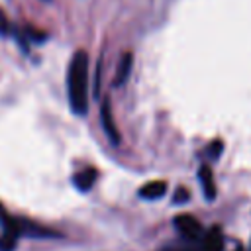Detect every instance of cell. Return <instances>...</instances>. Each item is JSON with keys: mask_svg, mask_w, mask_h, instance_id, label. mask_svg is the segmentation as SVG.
Listing matches in <instances>:
<instances>
[{"mask_svg": "<svg viewBox=\"0 0 251 251\" xmlns=\"http://www.w3.org/2000/svg\"><path fill=\"white\" fill-rule=\"evenodd\" d=\"M69 104L75 114H86L88 110V55L86 51H76L71 59L67 73Z\"/></svg>", "mask_w": 251, "mask_h": 251, "instance_id": "6da1fadb", "label": "cell"}, {"mask_svg": "<svg viewBox=\"0 0 251 251\" xmlns=\"http://www.w3.org/2000/svg\"><path fill=\"white\" fill-rule=\"evenodd\" d=\"M159 251H224V235L220 227H210L198 239H180L165 245Z\"/></svg>", "mask_w": 251, "mask_h": 251, "instance_id": "7a4b0ae2", "label": "cell"}, {"mask_svg": "<svg viewBox=\"0 0 251 251\" xmlns=\"http://www.w3.org/2000/svg\"><path fill=\"white\" fill-rule=\"evenodd\" d=\"M175 227L180 233V237H184V239H198L204 235L202 224L190 214H178L175 218Z\"/></svg>", "mask_w": 251, "mask_h": 251, "instance_id": "3957f363", "label": "cell"}, {"mask_svg": "<svg viewBox=\"0 0 251 251\" xmlns=\"http://www.w3.org/2000/svg\"><path fill=\"white\" fill-rule=\"evenodd\" d=\"M167 192V182L165 180H151L139 188V196L145 200H157Z\"/></svg>", "mask_w": 251, "mask_h": 251, "instance_id": "277c9868", "label": "cell"}, {"mask_svg": "<svg viewBox=\"0 0 251 251\" xmlns=\"http://www.w3.org/2000/svg\"><path fill=\"white\" fill-rule=\"evenodd\" d=\"M198 176H200V182H202L204 196H206L208 200H214V198H216V184H214L210 167H208V165H202L200 171H198Z\"/></svg>", "mask_w": 251, "mask_h": 251, "instance_id": "5b68a950", "label": "cell"}, {"mask_svg": "<svg viewBox=\"0 0 251 251\" xmlns=\"http://www.w3.org/2000/svg\"><path fill=\"white\" fill-rule=\"evenodd\" d=\"M96 176H98L96 169H84V171H80V173H76V175L73 176V184H75L78 190L86 192V190H88V188L94 184Z\"/></svg>", "mask_w": 251, "mask_h": 251, "instance_id": "8992f818", "label": "cell"}, {"mask_svg": "<svg viewBox=\"0 0 251 251\" xmlns=\"http://www.w3.org/2000/svg\"><path fill=\"white\" fill-rule=\"evenodd\" d=\"M102 124H104V129H106L108 137H110L114 143H118V141H120V133H118V129H116V126H114L108 100H104V104H102Z\"/></svg>", "mask_w": 251, "mask_h": 251, "instance_id": "52a82bcc", "label": "cell"}, {"mask_svg": "<svg viewBox=\"0 0 251 251\" xmlns=\"http://www.w3.org/2000/svg\"><path fill=\"white\" fill-rule=\"evenodd\" d=\"M131 61H133L131 53H124V55H122L120 65H118V73H116V78H114V84H116V86H122V84L127 80L129 71H131Z\"/></svg>", "mask_w": 251, "mask_h": 251, "instance_id": "ba28073f", "label": "cell"}, {"mask_svg": "<svg viewBox=\"0 0 251 251\" xmlns=\"http://www.w3.org/2000/svg\"><path fill=\"white\" fill-rule=\"evenodd\" d=\"M16 239H18V237H14V235H10V233H4V235L0 237V251H14Z\"/></svg>", "mask_w": 251, "mask_h": 251, "instance_id": "9c48e42d", "label": "cell"}, {"mask_svg": "<svg viewBox=\"0 0 251 251\" xmlns=\"http://www.w3.org/2000/svg\"><path fill=\"white\" fill-rule=\"evenodd\" d=\"M188 196H190V194H188V192H186V190L180 186V188L176 190V194H175V202H182V200H188Z\"/></svg>", "mask_w": 251, "mask_h": 251, "instance_id": "30bf717a", "label": "cell"}, {"mask_svg": "<svg viewBox=\"0 0 251 251\" xmlns=\"http://www.w3.org/2000/svg\"><path fill=\"white\" fill-rule=\"evenodd\" d=\"M210 151H212V155H214V157H218V153H222V141H220V139H216Z\"/></svg>", "mask_w": 251, "mask_h": 251, "instance_id": "8fae6325", "label": "cell"}, {"mask_svg": "<svg viewBox=\"0 0 251 251\" xmlns=\"http://www.w3.org/2000/svg\"><path fill=\"white\" fill-rule=\"evenodd\" d=\"M235 251H241V249H235Z\"/></svg>", "mask_w": 251, "mask_h": 251, "instance_id": "7c38bea8", "label": "cell"}]
</instances>
